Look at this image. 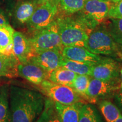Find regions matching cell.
I'll list each match as a JSON object with an SVG mask.
<instances>
[{"label": "cell", "instance_id": "5b68a950", "mask_svg": "<svg viewBox=\"0 0 122 122\" xmlns=\"http://www.w3.org/2000/svg\"><path fill=\"white\" fill-rule=\"evenodd\" d=\"M30 40L35 53L53 49L62 51L63 48L56 19L48 26L35 32Z\"/></svg>", "mask_w": 122, "mask_h": 122}, {"label": "cell", "instance_id": "7c38bea8", "mask_svg": "<svg viewBox=\"0 0 122 122\" xmlns=\"http://www.w3.org/2000/svg\"><path fill=\"white\" fill-rule=\"evenodd\" d=\"M13 44L14 54L20 63L24 64L28 62L35 54L30 39L20 32L14 31Z\"/></svg>", "mask_w": 122, "mask_h": 122}, {"label": "cell", "instance_id": "ffe728a7", "mask_svg": "<svg viewBox=\"0 0 122 122\" xmlns=\"http://www.w3.org/2000/svg\"><path fill=\"white\" fill-rule=\"evenodd\" d=\"M86 0H59V12L62 14L71 15L81 10Z\"/></svg>", "mask_w": 122, "mask_h": 122}, {"label": "cell", "instance_id": "e0dca14e", "mask_svg": "<svg viewBox=\"0 0 122 122\" xmlns=\"http://www.w3.org/2000/svg\"><path fill=\"white\" fill-rule=\"evenodd\" d=\"M38 4L33 1H24L16 5L14 15L18 22L20 24L27 23L34 11Z\"/></svg>", "mask_w": 122, "mask_h": 122}, {"label": "cell", "instance_id": "52a82bcc", "mask_svg": "<svg viewBox=\"0 0 122 122\" xmlns=\"http://www.w3.org/2000/svg\"><path fill=\"white\" fill-rule=\"evenodd\" d=\"M41 85L47 95L56 102L63 105L83 103V97L71 86L58 84L49 80L43 81Z\"/></svg>", "mask_w": 122, "mask_h": 122}, {"label": "cell", "instance_id": "4fadbf2b", "mask_svg": "<svg viewBox=\"0 0 122 122\" xmlns=\"http://www.w3.org/2000/svg\"><path fill=\"white\" fill-rule=\"evenodd\" d=\"M18 71V75L36 85L41 84L43 81L48 80L49 74L41 67L30 62L24 64L19 63Z\"/></svg>", "mask_w": 122, "mask_h": 122}, {"label": "cell", "instance_id": "2e32d148", "mask_svg": "<svg viewBox=\"0 0 122 122\" xmlns=\"http://www.w3.org/2000/svg\"><path fill=\"white\" fill-rule=\"evenodd\" d=\"M77 74L61 66L49 74L48 80L58 84L67 85L72 87Z\"/></svg>", "mask_w": 122, "mask_h": 122}, {"label": "cell", "instance_id": "4316f807", "mask_svg": "<svg viewBox=\"0 0 122 122\" xmlns=\"http://www.w3.org/2000/svg\"><path fill=\"white\" fill-rule=\"evenodd\" d=\"M122 18V0L111 3L107 18Z\"/></svg>", "mask_w": 122, "mask_h": 122}, {"label": "cell", "instance_id": "277c9868", "mask_svg": "<svg viewBox=\"0 0 122 122\" xmlns=\"http://www.w3.org/2000/svg\"><path fill=\"white\" fill-rule=\"evenodd\" d=\"M111 3L102 0H86L84 6L75 16L91 30H93L107 18Z\"/></svg>", "mask_w": 122, "mask_h": 122}, {"label": "cell", "instance_id": "e575fe53", "mask_svg": "<svg viewBox=\"0 0 122 122\" xmlns=\"http://www.w3.org/2000/svg\"></svg>", "mask_w": 122, "mask_h": 122}, {"label": "cell", "instance_id": "836d02e7", "mask_svg": "<svg viewBox=\"0 0 122 122\" xmlns=\"http://www.w3.org/2000/svg\"><path fill=\"white\" fill-rule=\"evenodd\" d=\"M120 74H121L122 77V69L120 70ZM121 88H122V83H121Z\"/></svg>", "mask_w": 122, "mask_h": 122}, {"label": "cell", "instance_id": "5bb4252c", "mask_svg": "<svg viewBox=\"0 0 122 122\" xmlns=\"http://www.w3.org/2000/svg\"><path fill=\"white\" fill-rule=\"evenodd\" d=\"M83 103L63 105L55 102V107L61 122H79L80 108Z\"/></svg>", "mask_w": 122, "mask_h": 122}, {"label": "cell", "instance_id": "83f0119b", "mask_svg": "<svg viewBox=\"0 0 122 122\" xmlns=\"http://www.w3.org/2000/svg\"><path fill=\"white\" fill-rule=\"evenodd\" d=\"M114 100L118 109L122 111V88L114 94Z\"/></svg>", "mask_w": 122, "mask_h": 122}, {"label": "cell", "instance_id": "8fae6325", "mask_svg": "<svg viewBox=\"0 0 122 122\" xmlns=\"http://www.w3.org/2000/svg\"><path fill=\"white\" fill-rule=\"evenodd\" d=\"M64 57L72 61L88 64L91 66L97 65L103 57L92 53L83 46H63L62 51Z\"/></svg>", "mask_w": 122, "mask_h": 122}, {"label": "cell", "instance_id": "9a60e30c", "mask_svg": "<svg viewBox=\"0 0 122 122\" xmlns=\"http://www.w3.org/2000/svg\"><path fill=\"white\" fill-rule=\"evenodd\" d=\"M19 63L15 55L8 56L0 53V77L5 76L12 78L17 76Z\"/></svg>", "mask_w": 122, "mask_h": 122}, {"label": "cell", "instance_id": "7a4b0ae2", "mask_svg": "<svg viewBox=\"0 0 122 122\" xmlns=\"http://www.w3.org/2000/svg\"><path fill=\"white\" fill-rule=\"evenodd\" d=\"M58 25L61 42L63 46L84 47L92 30H89L77 18L71 15H57L56 18Z\"/></svg>", "mask_w": 122, "mask_h": 122}, {"label": "cell", "instance_id": "ac0fdd59", "mask_svg": "<svg viewBox=\"0 0 122 122\" xmlns=\"http://www.w3.org/2000/svg\"><path fill=\"white\" fill-rule=\"evenodd\" d=\"M79 122H103V120L94 105L83 103L80 108Z\"/></svg>", "mask_w": 122, "mask_h": 122}, {"label": "cell", "instance_id": "603a6c76", "mask_svg": "<svg viewBox=\"0 0 122 122\" xmlns=\"http://www.w3.org/2000/svg\"><path fill=\"white\" fill-rule=\"evenodd\" d=\"M107 30L117 44L122 42V18H109Z\"/></svg>", "mask_w": 122, "mask_h": 122}, {"label": "cell", "instance_id": "44dd1931", "mask_svg": "<svg viewBox=\"0 0 122 122\" xmlns=\"http://www.w3.org/2000/svg\"><path fill=\"white\" fill-rule=\"evenodd\" d=\"M99 107L106 122H115L122 115L118 107L110 101H102L99 103Z\"/></svg>", "mask_w": 122, "mask_h": 122}, {"label": "cell", "instance_id": "d4e9b609", "mask_svg": "<svg viewBox=\"0 0 122 122\" xmlns=\"http://www.w3.org/2000/svg\"><path fill=\"white\" fill-rule=\"evenodd\" d=\"M91 76L86 75H77L72 85V88L79 95L86 100V93L89 86Z\"/></svg>", "mask_w": 122, "mask_h": 122}, {"label": "cell", "instance_id": "30bf717a", "mask_svg": "<svg viewBox=\"0 0 122 122\" xmlns=\"http://www.w3.org/2000/svg\"><path fill=\"white\" fill-rule=\"evenodd\" d=\"M62 58V50L53 49L35 53L29 62L39 66L50 73L61 66Z\"/></svg>", "mask_w": 122, "mask_h": 122}, {"label": "cell", "instance_id": "7402d4cb", "mask_svg": "<svg viewBox=\"0 0 122 122\" xmlns=\"http://www.w3.org/2000/svg\"><path fill=\"white\" fill-rule=\"evenodd\" d=\"M14 32V30L9 24L0 25V53L2 54L13 43Z\"/></svg>", "mask_w": 122, "mask_h": 122}, {"label": "cell", "instance_id": "484cf974", "mask_svg": "<svg viewBox=\"0 0 122 122\" xmlns=\"http://www.w3.org/2000/svg\"><path fill=\"white\" fill-rule=\"evenodd\" d=\"M9 93L6 86L0 90V122H7L9 115Z\"/></svg>", "mask_w": 122, "mask_h": 122}, {"label": "cell", "instance_id": "8992f818", "mask_svg": "<svg viewBox=\"0 0 122 122\" xmlns=\"http://www.w3.org/2000/svg\"><path fill=\"white\" fill-rule=\"evenodd\" d=\"M59 0L38 4L37 8L27 23L29 30L36 32L51 24L59 14Z\"/></svg>", "mask_w": 122, "mask_h": 122}, {"label": "cell", "instance_id": "f1b7e54d", "mask_svg": "<svg viewBox=\"0 0 122 122\" xmlns=\"http://www.w3.org/2000/svg\"><path fill=\"white\" fill-rule=\"evenodd\" d=\"M2 24H9V22L5 14L2 9L0 8V25Z\"/></svg>", "mask_w": 122, "mask_h": 122}, {"label": "cell", "instance_id": "3957f363", "mask_svg": "<svg viewBox=\"0 0 122 122\" xmlns=\"http://www.w3.org/2000/svg\"><path fill=\"white\" fill-rule=\"evenodd\" d=\"M84 47L97 55L115 57L122 56L118 44L111 37L106 27H96L92 30L85 41Z\"/></svg>", "mask_w": 122, "mask_h": 122}, {"label": "cell", "instance_id": "6da1fadb", "mask_svg": "<svg viewBox=\"0 0 122 122\" xmlns=\"http://www.w3.org/2000/svg\"><path fill=\"white\" fill-rule=\"evenodd\" d=\"M45 102L39 92L11 86L7 122H33L43 111Z\"/></svg>", "mask_w": 122, "mask_h": 122}, {"label": "cell", "instance_id": "f546056e", "mask_svg": "<svg viewBox=\"0 0 122 122\" xmlns=\"http://www.w3.org/2000/svg\"><path fill=\"white\" fill-rule=\"evenodd\" d=\"M37 4H43V3L48 2H51V1H57V0H35Z\"/></svg>", "mask_w": 122, "mask_h": 122}, {"label": "cell", "instance_id": "1f68e13d", "mask_svg": "<svg viewBox=\"0 0 122 122\" xmlns=\"http://www.w3.org/2000/svg\"><path fill=\"white\" fill-rule=\"evenodd\" d=\"M102 1H106V2H110V3H114L117 1L118 0H102Z\"/></svg>", "mask_w": 122, "mask_h": 122}, {"label": "cell", "instance_id": "cb8c5ba5", "mask_svg": "<svg viewBox=\"0 0 122 122\" xmlns=\"http://www.w3.org/2000/svg\"><path fill=\"white\" fill-rule=\"evenodd\" d=\"M37 122H61L54 103L49 100L45 102V109Z\"/></svg>", "mask_w": 122, "mask_h": 122}, {"label": "cell", "instance_id": "ba28073f", "mask_svg": "<svg viewBox=\"0 0 122 122\" xmlns=\"http://www.w3.org/2000/svg\"><path fill=\"white\" fill-rule=\"evenodd\" d=\"M121 65L118 61L110 57H103L93 66L91 76L104 81L120 80Z\"/></svg>", "mask_w": 122, "mask_h": 122}, {"label": "cell", "instance_id": "9c48e42d", "mask_svg": "<svg viewBox=\"0 0 122 122\" xmlns=\"http://www.w3.org/2000/svg\"><path fill=\"white\" fill-rule=\"evenodd\" d=\"M120 80L104 81L91 78L86 91V100L91 103L95 102L98 99L118 91L119 89Z\"/></svg>", "mask_w": 122, "mask_h": 122}, {"label": "cell", "instance_id": "d6a6232c", "mask_svg": "<svg viewBox=\"0 0 122 122\" xmlns=\"http://www.w3.org/2000/svg\"><path fill=\"white\" fill-rule=\"evenodd\" d=\"M118 46L119 49L120 51H122V42L119 44H118Z\"/></svg>", "mask_w": 122, "mask_h": 122}, {"label": "cell", "instance_id": "d6986e66", "mask_svg": "<svg viewBox=\"0 0 122 122\" xmlns=\"http://www.w3.org/2000/svg\"><path fill=\"white\" fill-rule=\"evenodd\" d=\"M61 66L77 75H86L91 76L93 66L88 64L68 59L63 56Z\"/></svg>", "mask_w": 122, "mask_h": 122}, {"label": "cell", "instance_id": "4dcf8cb0", "mask_svg": "<svg viewBox=\"0 0 122 122\" xmlns=\"http://www.w3.org/2000/svg\"><path fill=\"white\" fill-rule=\"evenodd\" d=\"M115 122H122V115H120Z\"/></svg>", "mask_w": 122, "mask_h": 122}]
</instances>
